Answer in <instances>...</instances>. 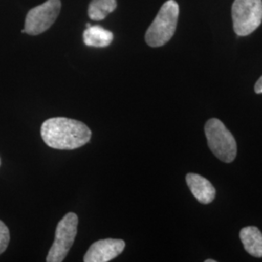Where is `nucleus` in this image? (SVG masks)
Instances as JSON below:
<instances>
[{
	"label": "nucleus",
	"instance_id": "1",
	"mask_svg": "<svg viewBox=\"0 0 262 262\" xmlns=\"http://www.w3.org/2000/svg\"><path fill=\"white\" fill-rule=\"evenodd\" d=\"M41 136L50 148L75 150L88 144L92 131L84 122L68 118H51L43 122Z\"/></svg>",
	"mask_w": 262,
	"mask_h": 262
},
{
	"label": "nucleus",
	"instance_id": "2",
	"mask_svg": "<svg viewBox=\"0 0 262 262\" xmlns=\"http://www.w3.org/2000/svg\"><path fill=\"white\" fill-rule=\"evenodd\" d=\"M179 12L178 3L175 0H168L161 6L145 35L146 43L150 47H161L173 37L177 28Z\"/></svg>",
	"mask_w": 262,
	"mask_h": 262
},
{
	"label": "nucleus",
	"instance_id": "3",
	"mask_svg": "<svg viewBox=\"0 0 262 262\" xmlns=\"http://www.w3.org/2000/svg\"><path fill=\"white\" fill-rule=\"evenodd\" d=\"M208 146L220 160L229 163L237 155V144L231 132L217 119H211L205 124Z\"/></svg>",
	"mask_w": 262,
	"mask_h": 262
},
{
	"label": "nucleus",
	"instance_id": "4",
	"mask_svg": "<svg viewBox=\"0 0 262 262\" xmlns=\"http://www.w3.org/2000/svg\"><path fill=\"white\" fill-rule=\"evenodd\" d=\"M232 19L238 36L250 35L261 25L262 0H234Z\"/></svg>",
	"mask_w": 262,
	"mask_h": 262
},
{
	"label": "nucleus",
	"instance_id": "5",
	"mask_svg": "<svg viewBox=\"0 0 262 262\" xmlns=\"http://www.w3.org/2000/svg\"><path fill=\"white\" fill-rule=\"evenodd\" d=\"M78 229V215L74 213L66 214L56 226V237L48 253V262L64 260L75 241Z\"/></svg>",
	"mask_w": 262,
	"mask_h": 262
},
{
	"label": "nucleus",
	"instance_id": "6",
	"mask_svg": "<svg viewBox=\"0 0 262 262\" xmlns=\"http://www.w3.org/2000/svg\"><path fill=\"white\" fill-rule=\"evenodd\" d=\"M61 8L60 0H47L30 10L27 15L23 33L38 35L51 28L58 17Z\"/></svg>",
	"mask_w": 262,
	"mask_h": 262
},
{
	"label": "nucleus",
	"instance_id": "7",
	"mask_svg": "<svg viewBox=\"0 0 262 262\" xmlns=\"http://www.w3.org/2000/svg\"><path fill=\"white\" fill-rule=\"evenodd\" d=\"M125 242L120 239H103L93 244L84 254V262L111 261L123 252Z\"/></svg>",
	"mask_w": 262,
	"mask_h": 262
},
{
	"label": "nucleus",
	"instance_id": "8",
	"mask_svg": "<svg viewBox=\"0 0 262 262\" xmlns=\"http://www.w3.org/2000/svg\"><path fill=\"white\" fill-rule=\"evenodd\" d=\"M191 193L202 204L211 203L215 197V188L207 179L194 173H188L186 177Z\"/></svg>",
	"mask_w": 262,
	"mask_h": 262
},
{
	"label": "nucleus",
	"instance_id": "9",
	"mask_svg": "<svg viewBox=\"0 0 262 262\" xmlns=\"http://www.w3.org/2000/svg\"><path fill=\"white\" fill-rule=\"evenodd\" d=\"M240 238L245 250L254 257H262V233L255 226L244 227Z\"/></svg>",
	"mask_w": 262,
	"mask_h": 262
},
{
	"label": "nucleus",
	"instance_id": "10",
	"mask_svg": "<svg viewBox=\"0 0 262 262\" xmlns=\"http://www.w3.org/2000/svg\"><path fill=\"white\" fill-rule=\"evenodd\" d=\"M84 43L89 47L105 48L112 43V32L99 26H91L84 30Z\"/></svg>",
	"mask_w": 262,
	"mask_h": 262
},
{
	"label": "nucleus",
	"instance_id": "11",
	"mask_svg": "<svg viewBox=\"0 0 262 262\" xmlns=\"http://www.w3.org/2000/svg\"><path fill=\"white\" fill-rule=\"evenodd\" d=\"M117 8V0H93L89 5V16L93 20H102Z\"/></svg>",
	"mask_w": 262,
	"mask_h": 262
},
{
	"label": "nucleus",
	"instance_id": "12",
	"mask_svg": "<svg viewBox=\"0 0 262 262\" xmlns=\"http://www.w3.org/2000/svg\"><path fill=\"white\" fill-rule=\"evenodd\" d=\"M10 242V232L6 225L0 221V254L4 253Z\"/></svg>",
	"mask_w": 262,
	"mask_h": 262
},
{
	"label": "nucleus",
	"instance_id": "13",
	"mask_svg": "<svg viewBox=\"0 0 262 262\" xmlns=\"http://www.w3.org/2000/svg\"><path fill=\"white\" fill-rule=\"evenodd\" d=\"M254 92L256 94H262V76L258 79L256 84L254 85Z\"/></svg>",
	"mask_w": 262,
	"mask_h": 262
},
{
	"label": "nucleus",
	"instance_id": "14",
	"mask_svg": "<svg viewBox=\"0 0 262 262\" xmlns=\"http://www.w3.org/2000/svg\"><path fill=\"white\" fill-rule=\"evenodd\" d=\"M206 262H215V259H207Z\"/></svg>",
	"mask_w": 262,
	"mask_h": 262
},
{
	"label": "nucleus",
	"instance_id": "15",
	"mask_svg": "<svg viewBox=\"0 0 262 262\" xmlns=\"http://www.w3.org/2000/svg\"><path fill=\"white\" fill-rule=\"evenodd\" d=\"M0 164H1V160H0Z\"/></svg>",
	"mask_w": 262,
	"mask_h": 262
}]
</instances>
